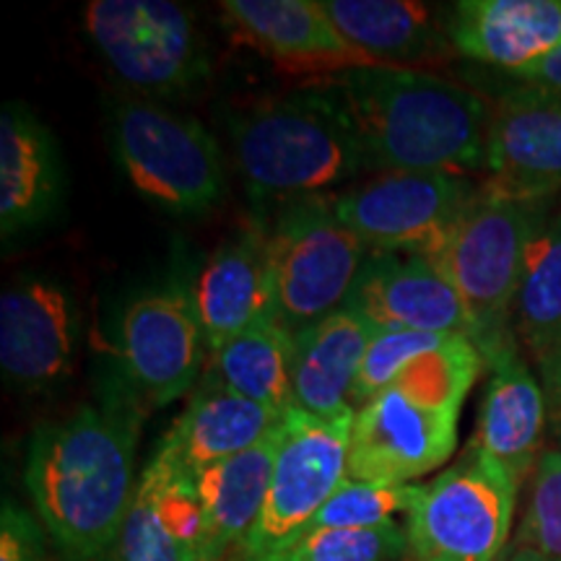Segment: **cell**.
Here are the masks:
<instances>
[{"label":"cell","instance_id":"6da1fadb","mask_svg":"<svg viewBox=\"0 0 561 561\" xmlns=\"http://www.w3.org/2000/svg\"><path fill=\"white\" fill-rule=\"evenodd\" d=\"M138 413L83 405L39 426L26 486L47 538L66 561H100L121 536L136 496Z\"/></svg>","mask_w":561,"mask_h":561},{"label":"cell","instance_id":"7a4b0ae2","mask_svg":"<svg viewBox=\"0 0 561 561\" xmlns=\"http://www.w3.org/2000/svg\"><path fill=\"white\" fill-rule=\"evenodd\" d=\"M369 170L466 174L486 170L491 107L426 70L362 66L331 79Z\"/></svg>","mask_w":561,"mask_h":561},{"label":"cell","instance_id":"3957f363","mask_svg":"<svg viewBox=\"0 0 561 561\" xmlns=\"http://www.w3.org/2000/svg\"><path fill=\"white\" fill-rule=\"evenodd\" d=\"M483 356L468 335L421 356L354 413L346 479L413 483L458 447L460 411Z\"/></svg>","mask_w":561,"mask_h":561},{"label":"cell","instance_id":"277c9868","mask_svg":"<svg viewBox=\"0 0 561 561\" xmlns=\"http://www.w3.org/2000/svg\"><path fill=\"white\" fill-rule=\"evenodd\" d=\"M234 161L261 201L318 198L369 170L333 81L263 100L229 117Z\"/></svg>","mask_w":561,"mask_h":561},{"label":"cell","instance_id":"5b68a950","mask_svg":"<svg viewBox=\"0 0 561 561\" xmlns=\"http://www.w3.org/2000/svg\"><path fill=\"white\" fill-rule=\"evenodd\" d=\"M551 208L553 198H523L483 180L450 237L430 257L471 314L483 364L504 348L520 346L512 331V307L525 250Z\"/></svg>","mask_w":561,"mask_h":561},{"label":"cell","instance_id":"8992f818","mask_svg":"<svg viewBox=\"0 0 561 561\" xmlns=\"http://www.w3.org/2000/svg\"><path fill=\"white\" fill-rule=\"evenodd\" d=\"M268 231L276 320L301 333L348 305L371 250L335 216L333 198H299L280 206Z\"/></svg>","mask_w":561,"mask_h":561},{"label":"cell","instance_id":"52a82bcc","mask_svg":"<svg viewBox=\"0 0 561 561\" xmlns=\"http://www.w3.org/2000/svg\"><path fill=\"white\" fill-rule=\"evenodd\" d=\"M112 146L130 185L161 210L206 214L227 193V170L214 136L193 117L157 102L117 104Z\"/></svg>","mask_w":561,"mask_h":561},{"label":"cell","instance_id":"ba28073f","mask_svg":"<svg viewBox=\"0 0 561 561\" xmlns=\"http://www.w3.org/2000/svg\"><path fill=\"white\" fill-rule=\"evenodd\" d=\"M517 491L504 468L468 445L455 466L419 486L405 523L413 561H500Z\"/></svg>","mask_w":561,"mask_h":561},{"label":"cell","instance_id":"9c48e42d","mask_svg":"<svg viewBox=\"0 0 561 561\" xmlns=\"http://www.w3.org/2000/svg\"><path fill=\"white\" fill-rule=\"evenodd\" d=\"M354 413L322 419L297 405L284 413L261 517L229 561H261L291 546L310 528L346 481Z\"/></svg>","mask_w":561,"mask_h":561},{"label":"cell","instance_id":"30bf717a","mask_svg":"<svg viewBox=\"0 0 561 561\" xmlns=\"http://www.w3.org/2000/svg\"><path fill=\"white\" fill-rule=\"evenodd\" d=\"M89 39L117 79L170 96L208 76V53L191 13L167 0H91L83 9Z\"/></svg>","mask_w":561,"mask_h":561},{"label":"cell","instance_id":"8fae6325","mask_svg":"<svg viewBox=\"0 0 561 561\" xmlns=\"http://www.w3.org/2000/svg\"><path fill=\"white\" fill-rule=\"evenodd\" d=\"M476 193L468 178L445 172H382L335 195V216L375 252L432 257Z\"/></svg>","mask_w":561,"mask_h":561},{"label":"cell","instance_id":"7c38bea8","mask_svg":"<svg viewBox=\"0 0 561 561\" xmlns=\"http://www.w3.org/2000/svg\"><path fill=\"white\" fill-rule=\"evenodd\" d=\"M117 356L146 403L161 409L185 396L208 362L191 286H153L130 299L117 325Z\"/></svg>","mask_w":561,"mask_h":561},{"label":"cell","instance_id":"4fadbf2b","mask_svg":"<svg viewBox=\"0 0 561 561\" xmlns=\"http://www.w3.org/2000/svg\"><path fill=\"white\" fill-rule=\"evenodd\" d=\"M79 307L58 280L30 276L0 297V369L21 392H47L73 367Z\"/></svg>","mask_w":561,"mask_h":561},{"label":"cell","instance_id":"5bb4252c","mask_svg":"<svg viewBox=\"0 0 561 561\" xmlns=\"http://www.w3.org/2000/svg\"><path fill=\"white\" fill-rule=\"evenodd\" d=\"M486 174L523 198L561 193V94L549 89H507L491 107Z\"/></svg>","mask_w":561,"mask_h":561},{"label":"cell","instance_id":"9a60e30c","mask_svg":"<svg viewBox=\"0 0 561 561\" xmlns=\"http://www.w3.org/2000/svg\"><path fill=\"white\" fill-rule=\"evenodd\" d=\"M346 307L375 328L458 333L473 341V322L460 294L424 255L371 250Z\"/></svg>","mask_w":561,"mask_h":561},{"label":"cell","instance_id":"2e32d148","mask_svg":"<svg viewBox=\"0 0 561 561\" xmlns=\"http://www.w3.org/2000/svg\"><path fill=\"white\" fill-rule=\"evenodd\" d=\"M221 16L231 37L278 68L339 76L377 66L341 37L318 0H224Z\"/></svg>","mask_w":561,"mask_h":561},{"label":"cell","instance_id":"e0dca14e","mask_svg":"<svg viewBox=\"0 0 561 561\" xmlns=\"http://www.w3.org/2000/svg\"><path fill=\"white\" fill-rule=\"evenodd\" d=\"M208 356L265 320H276V291L265 227L229 237L201 265L191 286Z\"/></svg>","mask_w":561,"mask_h":561},{"label":"cell","instance_id":"ac0fdd59","mask_svg":"<svg viewBox=\"0 0 561 561\" xmlns=\"http://www.w3.org/2000/svg\"><path fill=\"white\" fill-rule=\"evenodd\" d=\"M203 507L195 476L157 447L140 473L110 561H201Z\"/></svg>","mask_w":561,"mask_h":561},{"label":"cell","instance_id":"d6986e66","mask_svg":"<svg viewBox=\"0 0 561 561\" xmlns=\"http://www.w3.org/2000/svg\"><path fill=\"white\" fill-rule=\"evenodd\" d=\"M483 367H489V380L471 447L523 486L541 460L549 430L541 377L533 375L520 346L500 351Z\"/></svg>","mask_w":561,"mask_h":561},{"label":"cell","instance_id":"ffe728a7","mask_svg":"<svg viewBox=\"0 0 561 561\" xmlns=\"http://www.w3.org/2000/svg\"><path fill=\"white\" fill-rule=\"evenodd\" d=\"M445 24L460 55L517 73L561 47V0H460Z\"/></svg>","mask_w":561,"mask_h":561},{"label":"cell","instance_id":"44dd1931","mask_svg":"<svg viewBox=\"0 0 561 561\" xmlns=\"http://www.w3.org/2000/svg\"><path fill=\"white\" fill-rule=\"evenodd\" d=\"M343 39L377 66L421 70L458 53L447 24L416 0H318Z\"/></svg>","mask_w":561,"mask_h":561},{"label":"cell","instance_id":"7402d4cb","mask_svg":"<svg viewBox=\"0 0 561 561\" xmlns=\"http://www.w3.org/2000/svg\"><path fill=\"white\" fill-rule=\"evenodd\" d=\"M60 187L53 133L30 107L5 102L0 112V231L5 240L50 219Z\"/></svg>","mask_w":561,"mask_h":561},{"label":"cell","instance_id":"603a6c76","mask_svg":"<svg viewBox=\"0 0 561 561\" xmlns=\"http://www.w3.org/2000/svg\"><path fill=\"white\" fill-rule=\"evenodd\" d=\"M375 333L367 318L343 307L294 335V405L322 419L354 411L351 396Z\"/></svg>","mask_w":561,"mask_h":561},{"label":"cell","instance_id":"cb8c5ba5","mask_svg":"<svg viewBox=\"0 0 561 561\" xmlns=\"http://www.w3.org/2000/svg\"><path fill=\"white\" fill-rule=\"evenodd\" d=\"M284 413L203 380L198 396L159 442L178 466L198 476L216 462L261 445L278 430Z\"/></svg>","mask_w":561,"mask_h":561},{"label":"cell","instance_id":"d4e9b609","mask_svg":"<svg viewBox=\"0 0 561 561\" xmlns=\"http://www.w3.org/2000/svg\"><path fill=\"white\" fill-rule=\"evenodd\" d=\"M278 430L252 450L195 476L203 507L201 561H229L261 517L276 460Z\"/></svg>","mask_w":561,"mask_h":561},{"label":"cell","instance_id":"484cf974","mask_svg":"<svg viewBox=\"0 0 561 561\" xmlns=\"http://www.w3.org/2000/svg\"><path fill=\"white\" fill-rule=\"evenodd\" d=\"M512 331L536 367L561 356V206L546 214L525 250Z\"/></svg>","mask_w":561,"mask_h":561},{"label":"cell","instance_id":"4316f807","mask_svg":"<svg viewBox=\"0 0 561 561\" xmlns=\"http://www.w3.org/2000/svg\"><path fill=\"white\" fill-rule=\"evenodd\" d=\"M206 364V382L280 413L294 409V333L278 320L231 339Z\"/></svg>","mask_w":561,"mask_h":561},{"label":"cell","instance_id":"83f0119b","mask_svg":"<svg viewBox=\"0 0 561 561\" xmlns=\"http://www.w3.org/2000/svg\"><path fill=\"white\" fill-rule=\"evenodd\" d=\"M409 551V536L398 523L382 528L305 530L286 549L261 561H398Z\"/></svg>","mask_w":561,"mask_h":561},{"label":"cell","instance_id":"f1b7e54d","mask_svg":"<svg viewBox=\"0 0 561 561\" xmlns=\"http://www.w3.org/2000/svg\"><path fill=\"white\" fill-rule=\"evenodd\" d=\"M421 483H367L346 479L318 512L307 530L318 528H382L396 523V515H409Z\"/></svg>","mask_w":561,"mask_h":561},{"label":"cell","instance_id":"f546056e","mask_svg":"<svg viewBox=\"0 0 561 561\" xmlns=\"http://www.w3.org/2000/svg\"><path fill=\"white\" fill-rule=\"evenodd\" d=\"M458 333H424V331H392V328H377L371 339L367 356L356 377L354 396H351V409L359 411L369 398L388 388V385L409 369L421 356L434 354V351L450 343Z\"/></svg>","mask_w":561,"mask_h":561},{"label":"cell","instance_id":"4dcf8cb0","mask_svg":"<svg viewBox=\"0 0 561 561\" xmlns=\"http://www.w3.org/2000/svg\"><path fill=\"white\" fill-rule=\"evenodd\" d=\"M512 549L561 561V455L549 447L530 476V494Z\"/></svg>","mask_w":561,"mask_h":561},{"label":"cell","instance_id":"1f68e13d","mask_svg":"<svg viewBox=\"0 0 561 561\" xmlns=\"http://www.w3.org/2000/svg\"><path fill=\"white\" fill-rule=\"evenodd\" d=\"M0 561H47L39 525L9 500L0 512Z\"/></svg>","mask_w":561,"mask_h":561},{"label":"cell","instance_id":"d6a6232c","mask_svg":"<svg viewBox=\"0 0 561 561\" xmlns=\"http://www.w3.org/2000/svg\"><path fill=\"white\" fill-rule=\"evenodd\" d=\"M538 377H541L543 396H546V424L553 442H557V450L561 455V356L538 364Z\"/></svg>","mask_w":561,"mask_h":561},{"label":"cell","instance_id":"836d02e7","mask_svg":"<svg viewBox=\"0 0 561 561\" xmlns=\"http://www.w3.org/2000/svg\"><path fill=\"white\" fill-rule=\"evenodd\" d=\"M512 79H517L520 83H530V87L538 89H549L561 94V47L553 50L551 55H546L543 60L533 62V66L517 70L512 73Z\"/></svg>","mask_w":561,"mask_h":561},{"label":"cell","instance_id":"e575fe53","mask_svg":"<svg viewBox=\"0 0 561 561\" xmlns=\"http://www.w3.org/2000/svg\"><path fill=\"white\" fill-rule=\"evenodd\" d=\"M500 561H557V559L541 557V553L528 551V549H510V553H504Z\"/></svg>","mask_w":561,"mask_h":561}]
</instances>
